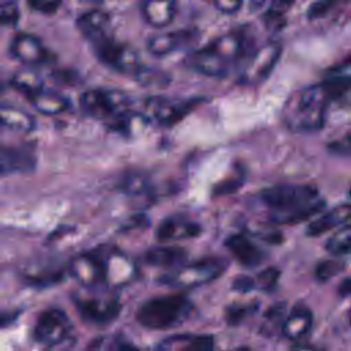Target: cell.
<instances>
[{"label":"cell","mask_w":351,"mask_h":351,"mask_svg":"<svg viewBox=\"0 0 351 351\" xmlns=\"http://www.w3.org/2000/svg\"><path fill=\"white\" fill-rule=\"evenodd\" d=\"M261 200L273 211L271 221L295 223L314 217L322 207L318 189L308 184L274 185L261 192Z\"/></svg>","instance_id":"1"},{"label":"cell","mask_w":351,"mask_h":351,"mask_svg":"<svg viewBox=\"0 0 351 351\" xmlns=\"http://www.w3.org/2000/svg\"><path fill=\"white\" fill-rule=\"evenodd\" d=\"M332 101L324 82L303 88L292 93L284 104L282 121L292 132H317L324 126L326 110Z\"/></svg>","instance_id":"2"},{"label":"cell","mask_w":351,"mask_h":351,"mask_svg":"<svg viewBox=\"0 0 351 351\" xmlns=\"http://www.w3.org/2000/svg\"><path fill=\"white\" fill-rule=\"evenodd\" d=\"M192 313V302L186 296L176 293L148 299L137 310L136 319L147 329L165 330L184 324Z\"/></svg>","instance_id":"3"},{"label":"cell","mask_w":351,"mask_h":351,"mask_svg":"<svg viewBox=\"0 0 351 351\" xmlns=\"http://www.w3.org/2000/svg\"><path fill=\"white\" fill-rule=\"evenodd\" d=\"M226 261L217 256L204 258L192 263H182L160 277V282L177 288H196L206 285L226 270Z\"/></svg>","instance_id":"4"},{"label":"cell","mask_w":351,"mask_h":351,"mask_svg":"<svg viewBox=\"0 0 351 351\" xmlns=\"http://www.w3.org/2000/svg\"><path fill=\"white\" fill-rule=\"evenodd\" d=\"M82 110L100 121H115L130 111V97L118 89L93 88L85 90L80 97Z\"/></svg>","instance_id":"5"},{"label":"cell","mask_w":351,"mask_h":351,"mask_svg":"<svg viewBox=\"0 0 351 351\" xmlns=\"http://www.w3.org/2000/svg\"><path fill=\"white\" fill-rule=\"evenodd\" d=\"M92 44H93L97 59L104 66L118 73L134 75L138 71V69L143 66L137 51L129 44L119 43L111 38L110 36L100 38Z\"/></svg>","instance_id":"6"},{"label":"cell","mask_w":351,"mask_h":351,"mask_svg":"<svg viewBox=\"0 0 351 351\" xmlns=\"http://www.w3.org/2000/svg\"><path fill=\"white\" fill-rule=\"evenodd\" d=\"M73 330L69 315L58 307H49L40 313L33 326V339L47 347H55L66 341Z\"/></svg>","instance_id":"7"},{"label":"cell","mask_w":351,"mask_h":351,"mask_svg":"<svg viewBox=\"0 0 351 351\" xmlns=\"http://www.w3.org/2000/svg\"><path fill=\"white\" fill-rule=\"evenodd\" d=\"M281 51L282 47L277 41H267L254 49L245 59L241 71V82L245 85L262 84L274 70L281 56Z\"/></svg>","instance_id":"8"},{"label":"cell","mask_w":351,"mask_h":351,"mask_svg":"<svg viewBox=\"0 0 351 351\" xmlns=\"http://www.w3.org/2000/svg\"><path fill=\"white\" fill-rule=\"evenodd\" d=\"M100 259L103 265V284L108 288L126 287L138 277L137 262L118 248L107 250L100 255Z\"/></svg>","instance_id":"9"},{"label":"cell","mask_w":351,"mask_h":351,"mask_svg":"<svg viewBox=\"0 0 351 351\" xmlns=\"http://www.w3.org/2000/svg\"><path fill=\"white\" fill-rule=\"evenodd\" d=\"M199 99L188 101H177L167 97L154 96L145 101V117L163 126H173L185 118L197 104Z\"/></svg>","instance_id":"10"},{"label":"cell","mask_w":351,"mask_h":351,"mask_svg":"<svg viewBox=\"0 0 351 351\" xmlns=\"http://www.w3.org/2000/svg\"><path fill=\"white\" fill-rule=\"evenodd\" d=\"M11 55L27 67H38L52 60V53L43 41L30 33H16L10 43Z\"/></svg>","instance_id":"11"},{"label":"cell","mask_w":351,"mask_h":351,"mask_svg":"<svg viewBox=\"0 0 351 351\" xmlns=\"http://www.w3.org/2000/svg\"><path fill=\"white\" fill-rule=\"evenodd\" d=\"M75 307L85 321L97 325L112 322L122 308L114 296H81L75 299Z\"/></svg>","instance_id":"12"},{"label":"cell","mask_w":351,"mask_h":351,"mask_svg":"<svg viewBox=\"0 0 351 351\" xmlns=\"http://www.w3.org/2000/svg\"><path fill=\"white\" fill-rule=\"evenodd\" d=\"M69 274L82 287L92 288L103 284V265L100 255L86 252L74 256L69 263Z\"/></svg>","instance_id":"13"},{"label":"cell","mask_w":351,"mask_h":351,"mask_svg":"<svg viewBox=\"0 0 351 351\" xmlns=\"http://www.w3.org/2000/svg\"><path fill=\"white\" fill-rule=\"evenodd\" d=\"M202 233V226L185 217L173 215L165 218L155 230V237L159 241H178L197 237Z\"/></svg>","instance_id":"14"},{"label":"cell","mask_w":351,"mask_h":351,"mask_svg":"<svg viewBox=\"0 0 351 351\" xmlns=\"http://www.w3.org/2000/svg\"><path fill=\"white\" fill-rule=\"evenodd\" d=\"M186 66L199 74L207 77H225L229 74L232 66H229L223 59H221L208 45L192 52L186 60Z\"/></svg>","instance_id":"15"},{"label":"cell","mask_w":351,"mask_h":351,"mask_svg":"<svg viewBox=\"0 0 351 351\" xmlns=\"http://www.w3.org/2000/svg\"><path fill=\"white\" fill-rule=\"evenodd\" d=\"M36 166L37 159L27 149L0 145V177L30 173Z\"/></svg>","instance_id":"16"},{"label":"cell","mask_w":351,"mask_h":351,"mask_svg":"<svg viewBox=\"0 0 351 351\" xmlns=\"http://www.w3.org/2000/svg\"><path fill=\"white\" fill-rule=\"evenodd\" d=\"M196 37V32L191 29L158 33L147 40V49L154 56H166L180 49L188 43H192Z\"/></svg>","instance_id":"17"},{"label":"cell","mask_w":351,"mask_h":351,"mask_svg":"<svg viewBox=\"0 0 351 351\" xmlns=\"http://www.w3.org/2000/svg\"><path fill=\"white\" fill-rule=\"evenodd\" d=\"M177 0H143L140 12L144 21L156 29L169 26L177 15Z\"/></svg>","instance_id":"18"},{"label":"cell","mask_w":351,"mask_h":351,"mask_svg":"<svg viewBox=\"0 0 351 351\" xmlns=\"http://www.w3.org/2000/svg\"><path fill=\"white\" fill-rule=\"evenodd\" d=\"M351 219V203H341L318 215L307 225L306 234L315 237L336 229Z\"/></svg>","instance_id":"19"},{"label":"cell","mask_w":351,"mask_h":351,"mask_svg":"<svg viewBox=\"0 0 351 351\" xmlns=\"http://www.w3.org/2000/svg\"><path fill=\"white\" fill-rule=\"evenodd\" d=\"M225 245L234 256V259L243 266H258L265 259L263 251L245 234L236 233L229 236L225 241Z\"/></svg>","instance_id":"20"},{"label":"cell","mask_w":351,"mask_h":351,"mask_svg":"<svg viewBox=\"0 0 351 351\" xmlns=\"http://www.w3.org/2000/svg\"><path fill=\"white\" fill-rule=\"evenodd\" d=\"M313 328V313L306 304H296L287 314L281 333L292 341H299Z\"/></svg>","instance_id":"21"},{"label":"cell","mask_w":351,"mask_h":351,"mask_svg":"<svg viewBox=\"0 0 351 351\" xmlns=\"http://www.w3.org/2000/svg\"><path fill=\"white\" fill-rule=\"evenodd\" d=\"M110 23H111L110 15L106 11L99 8L89 10L81 14L75 22L80 33L85 38H88L90 43H95L100 38L107 37Z\"/></svg>","instance_id":"22"},{"label":"cell","mask_w":351,"mask_h":351,"mask_svg":"<svg viewBox=\"0 0 351 351\" xmlns=\"http://www.w3.org/2000/svg\"><path fill=\"white\" fill-rule=\"evenodd\" d=\"M186 251L181 247H154L144 252L143 259L149 266L176 269L186 262Z\"/></svg>","instance_id":"23"},{"label":"cell","mask_w":351,"mask_h":351,"mask_svg":"<svg viewBox=\"0 0 351 351\" xmlns=\"http://www.w3.org/2000/svg\"><path fill=\"white\" fill-rule=\"evenodd\" d=\"M30 104L44 115H59L69 110L70 101L66 96L56 93L53 90H47L45 88L27 96Z\"/></svg>","instance_id":"24"},{"label":"cell","mask_w":351,"mask_h":351,"mask_svg":"<svg viewBox=\"0 0 351 351\" xmlns=\"http://www.w3.org/2000/svg\"><path fill=\"white\" fill-rule=\"evenodd\" d=\"M0 126L14 132L29 133L36 128V119L22 108L0 103Z\"/></svg>","instance_id":"25"},{"label":"cell","mask_w":351,"mask_h":351,"mask_svg":"<svg viewBox=\"0 0 351 351\" xmlns=\"http://www.w3.org/2000/svg\"><path fill=\"white\" fill-rule=\"evenodd\" d=\"M214 347V340L208 335H174L165 339L158 348L160 350H191L207 351Z\"/></svg>","instance_id":"26"},{"label":"cell","mask_w":351,"mask_h":351,"mask_svg":"<svg viewBox=\"0 0 351 351\" xmlns=\"http://www.w3.org/2000/svg\"><path fill=\"white\" fill-rule=\"evenodd\" d=\"M10 82L16 90L22 92L26 96H30V95L44 89L43 77L32 69H25V70H19V71L14 73Z\"/></svg>","instance_id":"27"},{"label":"cell","mask_w":351,"mask_h":351,"mask_svg":"<svg viewBox=\"0 0 351 351\" xmlns=\"http://www.w3.org/2000/svg\"><path fill=\"white\" fill-rule=\"evenodd\" d=\"M325 248L335 256H343L351 252V219L337 228L328 239Z\"/></svg>","instance_id":"28"},{"label":"cell","mask_w":351,"mask_h":351,"mask_svg":"<svg viewBox=\"0 0 351 351\" xmlns=\"http://www.w3.org/2000/svg\"><path fill=\"white\" fill-rule=\"evenodd\" d=\"M287 304L282 302L271 304L263 317L262 325H261V332L266 336H273L277 332H281L285 317H287Z\"/></svg>","instance_id":"29"},{"label":"cell","mask_w":351,"mask_h":351,"mask_svg":"<svg viewBox=\"0 0 351 351\" xmlns=\"http://www.w3.org/2000/svg\"><path fill=\"white\" fill-rule=\"evenodd\" d=\"M119 188L130 196H141V195H147L149 192L151 184H149V180L147 176L136 171V173L126 174L122 178Z\"/></svg>","instance_id":"30"},{"label":"cell","mask_w":351,"mask_h":351,"mask_svg":"<svg viewBox=\"0 0 351 351\" xmlns=\"http://www.w3.org/2000/svg\"><path fill=\"white\" fill-rule=\"evenodd\" d=\"M133 77L140 84L147 86H166L170 81L169 75L165 71L152 69V67H145V66H141Z\"/></svg>","instance_id":"31"},{"label":"cell","mask_w":351,"mask_h":351,"mask_svg":"<svg viewBox=\"0 0 351 351\" xmlns=\"http://www.w3.org/2000/svg\"><path fill=\"white\" fill-rule=\"evenodd\" d=\"M344 270V263L337 259H328L322 261L317 265L314 270V276L319 282H326L336 277L340 271Z\"/></svg>","instance_id":"32"},{"label":"cell","mask_w":351,"mask_h":351,"mask_svg":"<svg viewBox=\"0 0 351 351\" xmlns=\"http://www.w3.org/2000/svg\"><path fill=\"white\" fill-rule=\"evenodd\" d=\"M296 0H273L271 7L266 12V22L270 27L277 29L282 25V15L287 10L292 7Z\"/></svg>","instance_id":"33"},{"label":"cell","mask_w":351,"mask_h":351,"mask_svg":"<svg viewBox=\"0 0 351 351\" xmlns=\"http://www.w3.org/2000/svg\"><path fill=\"white\" fill-rule=\"evenodd\" d=\"M19 7L15 1L7 0L0 1V26H10L14 27L19 22Z\"/></svg>","instance_id":"34"},{"label":"cell","mask_w":351,"mask_h":351,"mask_svg":"<svg viewBox=\"0 0 351 351\" xmlns=\"http://www.w3.org/2000/svg\"><path fill=\"white\" fill-rule=\"evenodd\" d=\"M89 348H99V350H125V348H134L133 344L128 343L125 339L118 337L117 335L106 336L96 339L89 344Z\"/></svg>","instance_id":"35"},{"label":"cell","mask_w":351,"mask_h":351,"mask_svg":"<svg viewBox=\"0 0 351 351\" xmlns=\"http://www.w3.org/2000/svg\"><path fill=\"white\" fill-rule=\"evenodd\" d=\"M280 277V273L274 267H267L258 273V276L254 278L255 280V288L262 289V291H270L276 287L277 280Z\"/></svg>","instance_id":"36"},{"label":"cell","mask_w":351,"mask_h":351,"mask_svg":"<svg viewBox=\"0 0 351 351\" xmlns=\"http://www.w3.org/2000/svg\"><path fill=\"white\" fill-rule=\"evenodd\" d=\"M328 151L337 156L351 158V134L330 141L328 144Z\"/></svg>","instance_id":"37"},{"label":"cell","mask_w":351,"mask_h":351,"mask_svg":"<svg viewBox=\"0 0 351 351\" xmlns=\"http://www.w3.org/2000/svg\"><path fill=\"white\" fill-rule=\"evenodd\" d=\"M27 1L34 11L41 14H53L63 3V0H27Z\"/></svg>","instance_id":"38"},{"label":"cell","mask_w":351,"mask_h":351,"mask_svg":"<svg viewBox=\"0 0 351 351\" xmlns=\"http://www.w3.org/2000/svg\"><path fill=\"white\" fill-rule=\"evenodd\" d=\"M211 3L222 14H234L240 10L243 0H211Z\"/></svg>","instance_id":"39"},{"label":"cell","mask_w":351,"mask_h":351,"mask_svg":"<svg viewBox=\"0 0 351 351\" xmlns=\"http://www.w3.org/2000/svg\"><path fill=\"white\" fill-rule=\"evenodd\" d=\"M233 288L236 291H240V292H248L251 289H255V280L252 277H248V276L237 277L233 281Z\"/></svg>","instance_id":"40"},{"label":"cell","mask_w":351,"mask_h":351,"mask_svg":"<svg viewBox=\"0 0 351 351\" xmlns=\"http://www.w3.org/2000/svg\"><path fill=\"white\" fill-rule=\"evenodd\" d=\"M250 308L248 306H236V307H232L229 308V313H228V321L230 324H236L239 321H241L247 314H248Z\"/></svg>","instance_id":"41"},{"label":"cell","mask_w":351,"mask_h":351,"mask_svg":"<svg viewBox=\"0 0 351 351\" xmlns=\"http://www.w3.org/2000/svg\"><path fill=\"white\" fill-rule=\"evenodd\" d=\"M337 293L341 296V298H350L351 296V277H347L344 278L339 287H337Z\"/></svg>","instance_id":"42"},{"label":"cell","mask_w":351,"mask_h":351,"mask_svg":"<svg viewBox=\"0 0 351 351\" xmlns=\"http://www.w3.org/2000/svg\"><path fill=\"white\" fill-rule=\"evenodd\" d=\"M350 67H351V53H350L347 58H344L340 63L335 64V66L330 69V73H332V74H339V73H341V71H344V70H347V69H350Z\"/></svg>","instance_id":"43"},{"label":"cell","mask_w":351,"mask_h":351,"mask_svg":"<svg viewBox=\"0 0 351 351\" xmlns=\"http://www.w3.org/2000/svg\"><path fill=\"white\" fill-rule=\"evenodd\" d=\"M270 0H250V5H251V10L252 11H259L262 10L263 7L267 5Z\"/></svg>","instance_id":"44"},{"label":"cell","mask_w":351,"mask_h":351,"mask_svg":"<svg viewBox=\"0 0 351 351\" xmlns=\"http://www.w3.org/2000/svg\"><path fill=\"white\" fill-rule=\"evenodd\" d=\"M81 1H88V3H101L103 0H81Z\"/></svg>","instance_id":"45"},{"label":"cell","mask_w":351,"mask_h":351,"mask_svg":"<svg viewBox=\"0 0 351 351\" xmlns=\"http://www.w3.org/2000/svg\"><path fill=\"white\" fill-rule=\"evenodd\" d=\"M350 321H351V311H350Z\"/></svg>","instance_id":"46"},{"label":"cell","mask_w":351,"mask_h":351,"mask_svg":"<svg viewBox=\"0 0 351 351\" xmlns=\"http://www.w3.org/2000/svg\"><path fill=\"white\" fill-rule=\"evenodd\" d=\"M350 196H351V189H350Z\"/></svg>","instance_id":"47"},{"label":"cell","mask_w":351,"mask_h":351,"mask_svg":"<svg viewBox=\"0 0 351 351\" xmlns=\"http://www.w3.org/2000/svg\"><path fill=\"white\" fill-rule=\"evenodd\" d=\"M333 1H335V0H333Z\"/></svg>","instance_id":"48"}]
</instances>
